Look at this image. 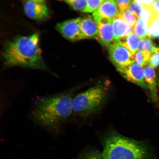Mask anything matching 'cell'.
Here are the masks:
<instances>
[{
  "mask_svg": "<svg viewBox=\"0 0 159 159\" xmlns=\"http://www.w3.org/2000/svg\"><path fill=\"white\" fill-rule=\"evenodd\" d=\"M148 65L153 68H156L159 66V54L154 52L151 55L149 59Z\"/></svg>",
  "mask_w": 159,
  "mask_h": 159,
  "instance_id": "obj_25",
  "label": "cell"
},
{
  "mask_svg": "<svg viewBox=\"0 0 159 159\" xmlns=\"http://www.w3.org/2000/svg\"><path fill=\"white\" fill-rule=\"evenodd\" d=\"M157 14L159 18V9L157 11Z\"/></svg>",
  "mask_w": 159,
  "mask_h": 159,
  "instance_id": "obj_32",
  "label": "cell"
},
{
  "mask_svg": "<svg viewBox=\"0 0 159 159\" xmlns=\"http://www.w3.org/2000/svg\"><path fill=\"white\" fill-rule=\"evenodd\" d=\"M152 54L148 52L139 50L134 55L135 63L143 67L146 66Z\"/></svg>",
  "mask_w": 159,
  "mask_h": 159,
  "instance_id": "obj_17",
  "label": "cell"
},
{
  "mask_svg": "<svg viewBox=\"0 0 159 159\" xmlns=\"http://www.w3.org/2000/svg\"><path fill=\"white\" fill-rule=\"evenodd\" d=\"M73 99L71 92L42 98L36 103L32 117L40 126L56 130L72 114Z\"/></svg>",
  "mask_w": 159,
  "mask_h": 159,
  "instance_id": "obj_2",
  "label": "cell"
},
{
  "mask_svg": "<svg viewBox=\"0 0 159 159\" xmlns=\"http://www.w3.org/2000/svg\"><path fill=\"white\" fill-rule=\"evenodd\" d=\"M68 4L76 11L83 12L86 8L87 0H65Z\"/></svg>",
  "mask_w": 159,
  "mask_h": 159,
  "instance_id": "obj_21",
  "label": "cell"
},
{
  "mask_svg": "<svg viewBox=\"0 0 159 159\" xmlns=\"http://www.w3.org/2000/svg\"><path fill=\"white\" fill-rule=\"evenodd\" d=\"M143 8L142 4L134 0L129 5L128 9L131 13L134 14L138 18H139L142 15Z\"/></svg>",
  "mask_w": 159,
  "mask_h": 159,
  "instance_id": "obj_22",
  "label": "cell"
},
{
  "mask_svg": "<svg viewBox=\"0 0 159 159\" xmlns=\"http://www.w3.org/2000/svg\"><path fill=\"white\" fill-rule=\"evenodd\" d=\"M107 97V91L102 85L91 87L73 98V113L82 116L94 113L103 106Z\"/></svg>",
  "mask_w": 159,
  "mask_h": 159,
  "instance_id": "obj_4",
  "label": "cell"
},
{
  "mask_svg": "<svg viewBox=\"0 0 159 159\" xmlns=\"http://www.w3.org/2000/svg\"><path fill=\"white\" fill-rule=\"evenodd\" d=\"M135 1L138 2L142 4V5L144 4L145 0H134Z\"/></svg>",
  "mask_w": 159,
  "mask_h": 159,
  "instance_id": "obj_28",
  "label": "cell"
},
{
  "mask_svg": "<svg viewBox=\"0 0 159 159\" xmlns=\"http://www.w3.org/2000/svg\"><path fill=\"white\" fill-rule=\"evenodd\" d=\"M120 13L126 11L134 0H115Z\"/></svg>",
  "mask_w": 159,
  "mask_h": 159,
  "instance_id": "obj_24",
  "label": "cell"
},
{
  "mask_svg": "<svg viewBox=\"0 0 159 159\" xmlns=\"http://www.w3.org/2000/svg\"><path fill=\"white\" fill-rule=\"evenodd\" d=\"M28 1H34L41 2L44 3L46 0H28Z\"/></svg>",
  "mask_w": 159,
  "mask_h": 159,
  "instance_id": "obj_30",
  "label": "cell"
},
{
  "mask_svg": "<svg viewBox=\"0 0 159 159\" xmlns=\"http://www.w3.org/2000/svg\"><path fill=\"white\" fill-rule=\"evenodd\" d=\"M155 0H145L144 4L143 5H150Z\"/></svg>",
  "mask_w": 159,
  "mask_h": 159,
  "instance_id": "obj_27",
  "label": "cell"
},
{
  "mask_svg": "<svg viewBox=\"0 0 159 159\" xmlns=\"http://www.w3.org/2000/svg\"><path fill=\"white\" fill-rule=\"evenodd\" d=\"M113 19H102L97 23L98 34L95 39L101 45L107 47L115 42L112 27Z\"/></svg>",
  "mask_w": 159,
  "mask_h": 159,
  "instance_id": "obj_10",
  "label": "cell"
},
{
  "mask_svg": "<svg viewBox=\"0 0 159 159\" xmlns=\"http://www.w3.org/2000/svg\"><path fill=\"white\" fill-rule=\"evenodd\" d=\"M80 27L84 39H95L98 35V25L93 17L90 16L80 17Z\"/></svg>",
  "mask_w": 159,
  "mask_h": 159,
  "instance_id": "obj_12",
  "label": "cell"
},
{
  "mask_svg": "<svg viewBox=\"0 0 159 159\" xmlns=\"http://www.w3.org/2000/svg\"><path fill=\"white\" fill-rule=\"evenodd\" d=\"M157 53L159 54V48L156 49Z\"/></svg>",
  "mask_w": 159,
  "mask_h": 159,
  "instance_id": "obj_31",
  "label": "cell"
},
{
  "mask_svg": "<svg viewBox=\"0 0 159 159\" xmlns=\"http://www.w3.org/2000/svg\"><path fill=\"white\" fill-rule=\"evenodd\" d=\"M108 48L109 57L118 71L135 63L134 55L119 41Z\"/></svg>",
  "mask_w": 159,
  "mask_h": 159,
  "instance_id": "obj_5",
  "label": "cell"
},
{
  "mask_svg": "<svg viewBox=\"0 0 159 159\" xmlns=\"http://www.w3.org/2000/svg\"><path fill=\"white\" fill-rule=\"evenodd\" d=\"M148 23L143 20L142 18H138L134 27V32L140 40L148 37Z\"/></svg>",
  "mask_w": 159,
  "mask_h": 159,
  "instance_id": "obj_16",
  "label": "cell"
},
{
  "mask_svg": "<svg viewBox=\"0 0 159 159\" xmlns=\"http://www.w3.org/2000/svg\"><path fill=\"white\" fill-rule=\"evenodd\" d=\"M80 17L67 20L56 25V29L65 38L72 41L84 39L80 27Z\"/></svg>",
  "mask_w": 159,
  "mask_h": 159,
  "instance_id": "obj_6",
  "label": "cell"
},
{
  "mask_svg": "<svg viewBox=\"0 0 159 159\" xmlns=\"http://www.w3.org/2000/svg\"><path fill=\"white\" fill-rule=\"evenodd\" d=\"M112 27L115 42L134 32V27H131L118 17L113 19Z\"/></svg>",
  "mask_w": 159,
  "mask_h": 159,
  "instance_id": "obj_13",
  "label": "cell"
},
{
  "mask_svg": "<svg viewBox=\"0 0 159 159\" xmlns=\"http://www.w3.org/2000/svg\"><path fill=\"white\" fill-rule=\"evenodd\" d=\"M120 12L115 0H104L98 9L93 14L97 23L104 19H114Z\"/></svg>",
  "mask_w": 159,
  "mask_h": 159,
  "instance_id": "obj_9",
  "label": "cell"
},
{
  "mask_svg": "<svg viewBox=\"0 0 159 159\" xmlns=\"http://www.w3.org/2000/svg\"><path fill=\"white\" fill-rule=\"evenodd\" d=\"M78 159H102V152L94 148H89L81 153Z\"/></svg>",
  "mask_w": 159,
  "mask_h": 159,
  "instance_id": "obj_18",
  "label": "cell"
},
{
  "mask_svg": "<svg viewBox=\"0 0 159 159\" xmlns=\"http://www.w3.org/2000/svg\"><path fill=\"white\" fill-rule=\"evenodd\" d=\"M25 15L29 18L37 21H44L49 16L48 8L44 3L27 1L24 7Z\"/></svg>",
  "mask_w": 159,
  "mask_h": 159,
  "instance_id": "obj_8",
  "label": "cell"
},
{
  "mask_svg": "<svg viewBox=\"0 0 159 159\" xmlns=\"http://www.w3.org/2000/svg\"><path fill=\"white\" fill-rule=\"evenodd\" d=\"M148 35L150 39L159 38V18L156 12L152 14L149 20Z\"/></svg>",
  "mask_w": 159,
  "mask_h": 159,
  "instance_id": "obj_15",
  "label": "cell"
},
{
  "mask_svg": "<svg viewBox=\"0 0 159 159\" xmlns=\"http://www.w3.org/2000/svg\"><path fill=\"white\" fill-rule=\"evenodd\" d=\"M118 71L122 76L129 82L148 90L145 80L143 67L134 63Z\"/></svg>",
  "mask_w": 159,
  "mask_h": 159,
  "instance_id": "obj_7",
  "label": "cell"
},
{
  "mask_svg": "<svg viewBox=\"0 0 159 159\" xmlns=\"http://www.w3.org/2000/svg\"><path fill=\"white\" fill-rule=\"evenodd\" d=\"M102 159H150L152 150L144 141L127 138L111 131L102 140Z\"/></svg>",
  "mask_w": 159,
  "mask_h": 159,
  "instance_id": "obj_3",
  "label": "cell"
},
{
  "mask_svg": "<svg viewBox=\"0 0 159 159\" xmlns=\"http://www.w3.org/2000/svg\"><path fill=\"white\" fill-rule=\"evenodd\" d=\"M140 40L133 32L127 36L119 39L118 41L134 55L138 51Z\"/></svg>",
  "mask_w": 159,
  "mask_h": 159,
  "instance_id": "obj_14",
  "label": "cell"
},
{
  "mask_svg": "<svg viewBox=\"0 0 159 159\" xmlns=\"http://www.w3.org/2000/svg\"><path fill=\"white\" fill-rule=\"evenodd\" d=\"M150 6L153 11L157 12L159 9V0H155Z\"/></svg>",
  "mask_w": 159,
  "mask_h": 159,
  "instance_id": "obj_26",
  "label": "cell"
},
{
  "mask_svg": "<svg viewBox=\"0 0 159 159\" xmlns=\"http://www.w3.org/2000/svg\"><path fill=\"white\" fill-rule=\"evenodd\" d=\"M42 53L39 36L34 33L17 37L7 42L2 56L6 66L44 69L46 66Z\"/></svg>",
  "mask_w": 159,
  "mask_h": 159,
  "instance_id": "obj_1",
  "label": "cell"
},
{
  "mask_svg": "<svg viewBox=\"0 0 159 159\" xmlns=\"http://www.w3.org/2000/svg\"><path fill=\"white\" fill-rule=\"evenodd\" d=\"M86 8L83 12L91 13L98 9L102 4L103 0H87Z\"/></svg>",
  "mask_w": 159,
  "mask_h": 159,
  "instance_id": "obj_23",
  "label": "cell"
},
{
  "mask_svg": "<svg viewBox=\"0 0 159 159\" xmlns=\"http://www.w3.org/2000/svg\"><path fill=\"white\" fill-rule=\"evenodd\" d=\"M103 1H104V0H103Z\"/></svg>",
  "mask_w": 159,
  "mask_h": 159,
  "instance_id": "obj_34",
  "label": "cell"
},
{
  "mask_svg": "<svg viewBox=\"0 0 159 159\" xmlns=\"http://www.w3.org/2000/svg\"><path fill=\"white\" fill-rule=\"evenodd\" d=\"M145 81L150 91L151 99L153 102L157 103L158 101V82L157 75L154 68L147 66L144 69Z\"/></svg>",
  "mask_w": 159,
  "mask_h": 159,
  "instance_id": "obj_11",
  "label": "cell"
},
{
  "mask_svg": "<svg viewBox=\"0 0 159 159\" xmlns=\"http://www.w3.org/2000/svg\"><path fill=\"white\" fill-rule=\"evenodd\" d=\"M59 1H61V0H59Z\"/></svg>",
  "mask_w": 159,
  "mask_h": 159,
  "instance_id": "obj_33",
  "label": "cell"
},
{
  "mask_svg": "<svg viewBox=\"0 0 159 159\" xmlns=\"http://www.w3.org/2000/svg\"><path fill=\"white\" fill-rule=\"evenodd\" d=\"M139 50L146 51L151 53H157L156 48L154 46L152 40L148 37L140 40Z\"/></svg>",
  "mask_w": 159,
  "mask_h": 159,
  "instance_id": "obj_19",
  "label": "cell"
},
{
  "mask_svg": "<svg viewBox=\"0 0 159 159\" xmlns=\"http://www.w3.org/2000/svg\"><path fill=\"white\" fill-rule=\"evenodd\" d=\"M157 80L158 86L159 88V70L157 71Z\"/></svg>",
  "mask_w": 159,
  "mask_h": 159,
  "instance_id": "obj_29",
  "label": "cell"
},
{
  "mask_svg": "<svg viewBox=\"0 0 159 159\" xmlns=\"http://www.w3.org/2000/svg\"><path fill=\"white\" fill-rule=\"evenodd\" d=\"M118 17L132 27H134L138 19L134 14L131 13L128 9L120 13Z\"/></svg>",
  "mask_w": 159,
  "mask_h": 159,
  "instance_id": "obj_20",
  "label": "cell"
}]
</instances>
